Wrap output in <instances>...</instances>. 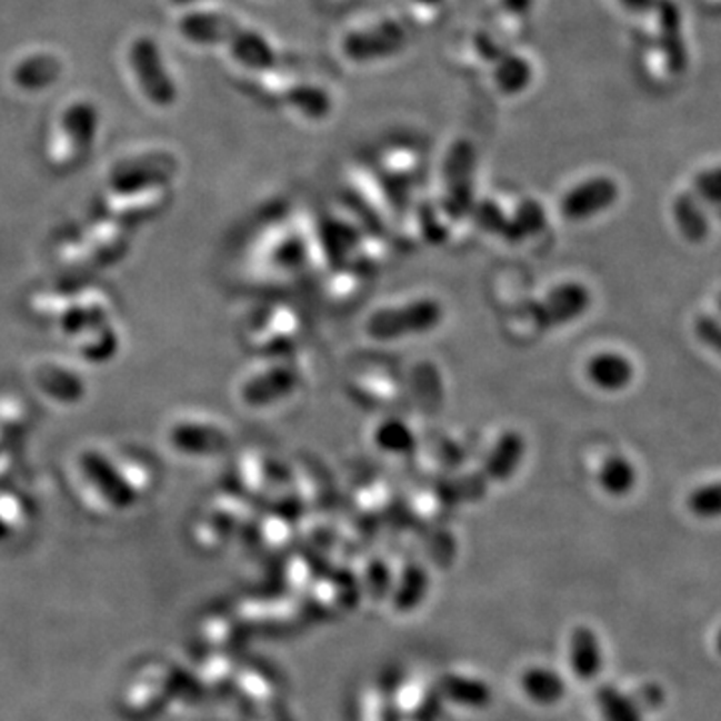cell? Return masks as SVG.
<instances>
[{
    "label": "cell",
    "instance_id": "44dd1931",
    "mask_svg": "<svg viewBox=\"0 0 721 721\" xmlns=\"http://www.w3.org/2000/svg\"><path fill=\"white\" fill-rule=\"evenodd\" d=\"M229 41H231V51H233L234 59L244 67L264 69V67H271L274 62V52L271 44L264 41L263 37L257 34V32L239 29Z\"/></svg>",
    "mask_w": 721,
    "mask_h": 721
},
{
    "label": "cell",
    "instance_id": "5bb4252c",
    "mask_svg": "<svg viewBox=\"0 0 721 721\" xmlns=\"http://www.w3.org/2000/svg\"><path fill=\"white\" fill-rule=\"evenodd\" d=\"M591 307V296L588 287L581 283H563L549 293L538 309L535 323L541 329L568 326L588 313Z\"/></svg>",
    "mask_w": 721,
    "mask_h": 721
},
{
    "label": "cell",
    "instance_id": "8992f818",
    "mask_svg": "<svg viewBox=\"0 0 721 721\" xmlns=\"http://www.w3.org/2000/svg\"><path fill=\"white\" fill-rule=\"evenodd\" d=\"M32 389L44 399V403L59 409H74L89 397V377L77 359L67 357H37L29 367Z\"/></svg>",
    "mask_w": 721,
    "mask_h": 721
},
{
    "label": "cell",
    "instance_id": "cb8c5ba5",
    "mask_svg": "<svg viewBox=\"0 0 721 721\" xmlns=\"http://www.w3.org/2000/svg\"><path fill=\"white\" fill-rule=\"evenodd\" d=\"M545 227V213L535 201H525L518 207L513 219H509V241H519L525 234H535Z\"/></svg>",
    "mask_w": 721,
    "mask_h": 721
},
{
    "label": "cell",
    "instance_id": "7a4b0ae2",
    "mask_svg": "<svg viewBox=\"0 0 721 721\" xmlns=\"http://www.w3.org/2000/svg\"><path fill=\"white\" fill-rule=\"evenodd\" d=\"M131 227L107 217H94L81 224L74 233L62 237L54 257L62 269L91 271L121 261L131 249Z\"/></svg>",
    "mask_w": 721,
    "mask_h": 721
},
{
    "label": "cell",
    "instance_id": "ffe728a7",
    "mask_svg": "<svg viewBox=\"0 0 721 721\" xmlns=\"http://www.w3.org/2000/svg\"><path fill=\"white\" fill-rule=\"evenodd\" d=\"M525 455V439L518 431H508L488 459V473L493 479H509L518 471Z\"/></svg>",
    "mask_w": 721,
    "mask_h": 721
},
{
    "label": "cell",
    "instance_id": "4fadbf2b",
    "mask_svg": "<svg viewBox=\"0 0 721 721\" xmlns=\"http://www.w3.org/2000/svg\"><path fill=\"white\" fill-rule=\"evenodd\" d=\"M473 171H475V151L469 142L461 141L451 149L445 164V187H448V213L451 217H463L471 209L473 201Z\"/></svg>",
    "mask_w": 721,
    "mask_h": 721
},
{
    "label": "cell",
    "instance_id": "3957f363",
    "mask_svg": "<svg viewBox=\"0 0 721 721\" xmlns=\"http://www.w3.org/2000/svg\"><path fill=\"white\" fill-rule=\"evenodd\" d=\"M29 309L37 319L51 323L61 339L89 321L117 316L114 299L101 287L34 291Z\"/></svg>",
    "mask_w": 721,
    "mask_h": 721
},
{
    "label": "cell",
    "instance_id": "74e56055",
    "mask_svg": "<svg viewBox=\"0 0 721 721\" xmlns=\"http://www.w3.org/2000/svg\"><path fill=\"white\" fill-rule=\"evenodd\" d=\"M173 4H191V2H197V0H171Z\"/></svg>",
    "mask_w": 721,
    "mask_h": 721
},
{
    "label": "cell",
    "instance_id": "277c9868",
    "mask_svg": "<svg viewBox=\"0 0 721 721\" xmlns=\"http://www.w3.org/2000/svg\"><path fill=\"white\" fill-rule=\"evenodd\" d=\"M99 137V111L91 102H72L62 109L47 141V163L67 173L87 161Z\"/></svg>",
    "mask_w": 721,
    "mask_h": 721
},
{
    "label": "cell",
    "instance_id": "836d02e7",
    "mask_svg": "<svg viewBox=\"0 0 721 721\" xmlns=\"http://www.w3.org/2000/svg\"><path fill=\"white\" fill-rule=\"evenodd\" d=\"M501 2H503V7H505L509 12H513V14H523V12H528L529 9H531V4H533V0H501Z\"/></svg>",
    "mask_w": 721,
    "mask_h": 721
},
{
    "label": "cell",
    "instance_id": "603a6c76",
    "mask_svg": "<svg viewBox=\"0 0 721 721\" xmlns=\"http://www.w3.org/2000/svg\"><path fill=\"white\" fill-rule=\"evenodd\" d=\"M635 483H638V473L631 465L630 459L613 455V458L603 461L600 469V485L608 493L615 498L628 495L631 489L635 488Z\"/></svg>",
    "mask_w": 721,
    "mask_h": 721
},
{
    "label": "cell",
    "instance_id": "8fae6325",
    "mask_svg": "<svg viewBox=\"0 0 721 721\" xmlns=\"http://www.w3.org/2000/svg\"><path fill=\"white\" fill-rule=\"evenodd\" d=\"M179 163L174 154L167 151H137L117 159L109 167L104 189H119L132 184L173 183Z\"/></svg>",
    "mask_w": 721,
    "mask_h": 721
},
{
    "label": "cell",
    "instance_id": "9a60e30c",
    "mask_svg": "<svg viewBox=\"0 0 721 721\" xmlns=\"http://www.w3.org/2000/svg\"><path fill=\"white\" fill-rule=\"evenodd\" d=\"M301 377L291 367H273L263 373L249 377L243 385L239 387V397L244 405L251 409H263L273 405L284 397L291 395L299 385Z\"/></svg>",
    "mask_w": 721,
    "mask_h": 721
},
{
    "label": "cell",
    "instance_id": "83f0119b",
    "mask_svg": "<svg viewBox=\"0 0 721 721\" xmlns=\"http://www.w3.org/2000/svg\"><path fill=\"white\" fill-rule=\"evenodd\" d=\"M289 101L293 102L299 111H303V114L313 117V119L326 117L331 109V101H329L327 92L313 89V87H299L297 91L289 94Z\"/></svg>",
    "mask_w": 721,
    "mask_h": 721
},
{
    "label": "cell",
    "instance_id": "f1b7e54d",
    "mask_svg": "<svg viewBox=\"0 0 721 721\" xmlns=\"http://www.w3.org/2000/svg\"><path fill=\"white\" fill-rule=\"evenodd\" d=\"M42 71L57 72L59 71V67L54 62L49 61L47 57H31L29 61L21 62L19 72H17V79L19 81L14 82H19L24 89H32V91L44 89V87H49V82L42 79Z\"/></svg>",
    "mask_w": 721,
    "mask_h": 721
},
{
    "label": "cell",
    "instance_id": "7c38bea8",
    "mask_svg": "<svg viewBox=\"0 0 721 721\" xmlns=\"http://www.w3.org/2000/svg\"><path fill=\"white\" fill-rule=\"evenodd\" d=\"M620 199V184L610 177H595L573 187L561 201V213L569 221H585L605 213Z\"/></svg>",
    "mask_w": 721,
    "mask_h": 721
},
{
    "label": "cell",
    "instance_id": "2e32d148",
    "mask_svg": "<svg viewBox=\"0 0 721 721\" xmlns=\"http://www.w3.org/2000/svg\"><path fill=\"white\" fill-rule=\"evenodd\" d=\"M401 47H403V31L397 27L395 22H385L371 31L349 34L343 42V51L347 57L359 62L391 57Z\"/></svg>",
    "mask_w": 721,
    "mask_h": 721
},
{
    "label": "cell",
    "instance_id": "f35d334b",
    "mask_svg": "<svg viewBox=\"0 0 721 721\" xmlns=\"http://www.w3.org/2000/svg\"><path fill=\"white\" fill-rule=\"evenodd\" d=\"M718 648H720V653H721V630H720V635H718Z\"/></svg>",
    "mask_w": 721,
    "mask_h": 721
},
{
    "label": "cell",
    "instance_id": "ab89813d",
    "mask_svg": "<svg viewBox=\"0 0 721 721\" xmlns=\"http://www.w3.org/2000/svg\"><path fill=\"white\" fill-rule=\"evenodd\" d=\"M718 307H720V311H721V293L720 297H718Z\"/></svg>",
    "mask_w": 721,
    "mask_h": 721
},
{
    "label": "cell",
    "instance_id": "f546056e",
    "mask_svg": "<svg viewBox=\"0 0 721 721\" xmlns=\"http://www.w3.org/2000/svg\"><path fill=\"white\" fill-rule=\"evenodd\" d=\"M27 515L24 503L14 493H0V541L9 538L14 525H19Z\"/></svg>",
    "mask_w": 721,
    "mask_h": 721
},
{
    "label": "cell",
    "instance_id": "6da1fadb",
    "mask_svg": "<svg viewBox=\"0 0 721 721\" xmlns=\"http://www.w3.org/2000/svg\"><path fill=\"white\" fill-rule=\"evenodd\" d=\"M71 465L89 499L114 511L131 509L154 485L153 463L131 451L84 445L72 455Z\"/></svg>",
    "mask_w": 721,
    "mask_h": 721
},
{
    "label": "cell",
    "instance_id": "5b68a950",
    "mask_svg": "<svg viewBox=\"0 0 721 721\" xmlns=\"http://www.w3.org/2000/svg\"><path fill=\"white\" fill-rule=\"evenodd\" d=\"M161 439L173 455L184 459H207L223 455L233 439L231 433L209 417L197 413H173L163 423Z\"/></svg>",
    "mask_w": 721,
    "mask_h": 721
},
{
    "label": "cell",
    "instance_id": "9c48e42d",
    "mask_svg": "<svg viewBox=\"0 0 721 721\" xmlns=\"http://www.w3.org/2000/svg\"><path fill=\"white\" fill-rule=\"evenodd\" d=\"M62 341L81 365H107L121 353L124 333L117 317H104L74 329Z\"/></svg>",
    "mask_w": 721,
    "mask_h": 721
},
{
    "label": "cell",
    "instance_id": "4dcf8cb0",
    "mask_svg": "<svg viewBox=\"0 0 721 721\" xmlns=\"http://www.w3.org/2000/svg\"><path fill=\"white\" fill-rule=\"evenodd\" d=\"M693 194L701 203L721 207V167H713L708 171H701L693 183Z\"/></svg>",
    "mask_w": 721,
    "mask_h": 721
},
{
    "label": "cell",
    "instance_id": "d6986e66",
    "mask_svg": "<svg viewBox=\"0 0 721 721\" xmlns=\"http://www.w3.org/2000/svg\"><path fill=\"white\" fill-rule=\"evenodd\" d=\"M673 219L680 233L691 241L701 243L710 234V214L693 193H683L673 203Z\"/></svg>",
    "mask_w": 721,
    "mask_h": 721
},
{
    "label": "cell",
    "instance_id": "484cf974",
    "mask_svg": "<svg viewBox=\"0 0 721 721\" xmlns=\"http://www.w3.org/2000/svg\"><path fill=\"white\" fill-rule=\"evenodd\" d=\"M688 508L695 518H721V481L701 485L695 491H691V495L688 498Z\"/></svg>",
    "mask_w": 721,
    "mask_h": 721
},
{
    "label": "cell",
    "instance_id": "e0dca14e",
    "mask_svg": "<svg viewBox=\"0 0 721 721\" xmlns=\"http://www.w3.org/2000/svg\"><path fill=\"white\" fill-rule=\"evenodd\" d=\"M588 379L601 391H621L633 381V363L620 353H600L588 363Z\"/></svg>",
    "mask_w": 721,
    "mask_h": 721
},
{
    "label": "cell",
    "instance_id": "e575fe53",
    "mask_svg": "<svg viewBox=\"0 0 721 721\" xmlns=\"http://www.w3.org/2000/svg\"><path fill=\"white\" fill-rule=\"evenodd\" d=\"M621 4L630 11H650L655 0H620Z\"/></svg>",
    "mask_w": 721,
    "mask_h": 721
},
{
    "label": "cell",
    "instance_id": "8d00e7d4",
    "mask_svg": "<svg viewBox=\"0 0 721 721\" xmlns=\"http://www.w3.org/2000/svg\"><path fill=\"white\" fill-rule=\"evenodd\" d=\"M413 2H419V4H427V7H435L441 0H413Z\"/></svg>",
    "mask_w": 721,
    "mask_h": 721
},
{
    "label": "cell",
    "instance_id": "1f68e13d",
    "mask_svg": "<svg viewBox=\"0 0 721 721\" xmlns=\"http://www.w3.org/2000/svg\"><path fill=\"white\" fill-rule=\"evenodd\" d=\"M475 221H478L481 229H485L489 233L508 237L509 219L499 209L498 204L489 203V201L488 203L479 204L478 209H475Z\"/></svg>",
    "mask_w": 721,
    "mask_h": 721
},
{
    "label": "cell",
    "instance_id": "ba28073f",
    "mask_svg": "<svg viewBox=\"0 0 721 721\" xmlns=\"http://www.w3.org/2000/svg\"><path fill=\"white\" fill-rule=\"evenodd\" d=\"M443 307L433 299H421L405 307L383 309L369 317L367 333L379 341H391L415 333H427L441 323Z\"/></svg>",
    "mask_w": 721,
    "mask_h": 721
},
{
    "label": "cell",
    "instance_id": "d4e9b609",
    "mask_svg": "<svg viewBox=\"0 0 721 721\" xmlns=\"http://www.w3.org/2000/svg\"><path fill=\"white\" fill-rule=\"evenodd\" d=\"M495 77H498L499 87L503 91H523L529 84V79H531V67L521 57H505L499 62Z\"/></svg>",
    "mask_w": 721,
    "mask_h": 721
},
{
    "label": "cell",
    "instance_id": "d6a6232c",
    "mask_svg": "<svg viewBox=\"0 0 721 721\" xmlns=\"http://www.w3.org/2000/svg\"><path fill=\"white\" fill-rule=\"evenodd\" d=\"M693 331L703 346L710 347L711 351H715L721 357V321L718 317H698Z\"/></svg>",
    "mask_w": 721,
    "mask_h": 721
},
{
    "label": "cell",
    "instance_id": "ac0fdd59",
    "mask_svg": "<svg viewBox=\"0 0 721 721\" xmlns=\"http://www.w3.org/2000/svg\"><path fill=\"white\" fill-rule=\"evenodd\" d=\"M181 31L189 41L197 42V44H217V42L229 41L239 29L231 19H227L223 14L199 12V14L187 17L181 22Z\"/></svg>",
    "mask_w": 721,
    "mask_h": 721
},
{
    "label": "cell",
    "instance_id": "7402d4cb",
    "mask_svg": "<svg viewBox=\"0 0 721 721\" xmlns=\"http://www.w3.org/2000/svg\"><path fill=\"white\" fill-rule=\"evenodd\" d=\"M31 421V407L14 393L0 395V451L9 449V443L21 435Z\"/></svg>",
    "mask_w": 721,
    "mask_h": 721
},
{
    "label": "cell",
    "instance_id": "52a82bcc",
    "mask_svg": "<svg viewBox=\"0 0 721 721\" xmlns=\"http://www.w3.org/2000/svg\"><path fill=\"white\" fill-rule=\"evenodd\" d=\"M173 197L174 184L167 181L132 184L119 189H102L97 207L102 217L132 227L163 213Z\"/></svg>",
    "mask_w": 721,
    "mask_h": 721
},
{
    "label": "cell",
    "instance_id": "4316f807",
    "mask_svg": "<svg viewBox=\"0 0 721 721\" xmlns=\"http://www.w3.org/2000/svg\"><path fill=\"white\" fill-rule=\"evenodd\" d=\"M377 443L379 448L391 451V453H407L415 448V438L409 431V427L399 421H387L377 429Z\"/></svg>",
    "mask_w": 721,
    "mask_h": 721
},
{
    "label": "cell",
    "instance_id": "30bf717a",
    "mask_svg": "<svg viewBox=\"0 0 721 721\" xmlns=\"http://www.w3.org/2000/svg\"><path fill=\"white\" fill-rule=\"evenodd\" d=\"M132 74L137 79V87L142 97L153 107L167 109L177 101V89L164 69L163 57L153 39L141 37L131 44L129 52Z\"/></svg>",
    "mask_w": 721,
    "mask_h": 721
},
{
    "label": "cell",
    "instance_id": "d590c367",
    "mask_svg": "<svg viewBox=\"0 0 721 721\" xmlns=\"http://www.w3.org/2000/svg\"><path fill=\"white\" fill-rule=\"evenodd\" d=\"M12 465H14V455L9 449L0 451V478H4L9 471H11Z\"/></svg>",
    "mask_w": 721,
    "mask_h": 721
}]
</instances>
